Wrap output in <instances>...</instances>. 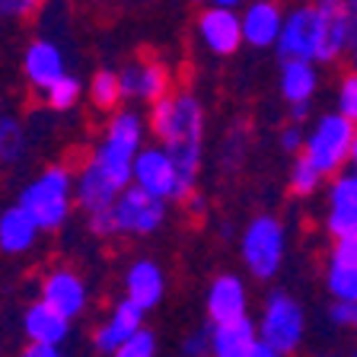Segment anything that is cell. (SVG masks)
Segmentation results:
<instances>
[{"mask_svg":"<svg viewBox=\"0 0 357 357\" xmlns=\"http://www.w3.org/2000/svg\"><path fill=\"white\" fill-rule=\"evenodd\" d=\"M354 326H357V300H354Z\"/></svg>","mask_w":357,"mask_h":357,"instance_id":"obj_43","label":"cell"},{"mask_svg":"<svg viewBox=\"0 0 357 357\" xmlns=\"http://www.w3.org/2000/svg\"><path fill=\"white\" fill-rule=\"evenodd\" d=\"M89 230L96 236H115V217H112V208H102V211H93L89 214Z\"/></svg>","mask_w":357,"mask_h":357,"instance_id":"obj_35","label":"cell"},{"mask_svg":"<svg viewBox=\"0 0 357 357\" xmlns=\"http://www.w3.org/2000/svg\"><path fill=\"white\" fill-rule=\"evenodd\" d=\"M26 153V131L16 119H3L0 115V163H16L20 156Z\"/></svg>","mask_w":357,"mask_h":357,"instance_id":"obj_28","label":"cell"},{"mask_svg":"<svg viewBox=\"0 0 357 357\" xmlns=\"http://www.w3.org/2000/svg\"><path fill=\"white\" fill-rule=\"evenodd\" d=\"M348 163L357 166V121H354V131H351V150H348Z\"/></svg>","mask_w":357,"mask_h":357,"instance_id":"obj_41","label":"cell"},{"mask_svg":"<svg viewBox=\"0 0 357 357\" xmlns=\"http://www.w3.org/2000/svg\"><path fill=\"white\" fill-rule=\"evenodd\" d=\"M354 36H357V22H354Z\"/></svg>","mask_w":357,"mask_h":357,"instance_id":"obj_45","label":"cell"},{"mask_svg":"<svg viewBox=\"0 0 357 357\" xmlns=\"http://www.w3.org/2000/svg\"><path fill=\"white\" fill-rule=\"evenodd\" d=\"M281 147L290 150V153H297V150H303V131H300V125H290L281 131Z\"/></svg>","mask_w":357,"mask_h":357,"instance_id":"obj_37","label":"cell"},{"mask_svg":"<svg viewBox=\"0 0 357 357\" xmlns=\"http://www.w3.org/2000/svg\"><path fill=\"white\" fill-rule=\"evenodd\" d=\"M89 99H93V105L102 112L119 109V102H121L119 74H115V70H96L93 80H89Z\"/></svg>","mask_w":357,"mask_h":357,"instance_id":"obj_26","label":"cell"},{"mask_svg":"<svg viewBox=\"0 0 357 357\" xmlns=\"http://www.w3.org/2000/svg\"><path fill=\"white\" fill-rule=\"evenodd\" d=\"M141 326H144V310L125 297L119 306H115V310H112L109 319L96 328L93 344H96V351H102V354H112V351L119 348L121 342H128V338H131V335L137 332Z\"/></svg>","mask_w":357,"mask_h":357,"instance_id":"obj_17","label":"cell"},{"mask_svg":"<svg viewBox=\"0 0 357 357\" xmlns=\"http://www.w3.org/2000/svg\"><path fill=\"white\" fill-rule=\"evenodd\" d=\"M303 328H306V319L297 300L287 297V294H271L265 300L261 326L255 332H259L261 344L281 351V354H294L303 344Z\"/></svg>","mask_w":357,"mask_h":357,"instance_id":"obj_6","label":"cell"},{"mask_svg":"<svg viewBox=\"0 0 357 357\" xmlns=\"http://www.w3.org/2000/svg\"><path fill=\"white\" fill-rule=\"evenodd\" d=\"M38 227L26 211L16 204V208H7L0 214V249L7 255H20V252H29L32 245L38 239Z\"/></svg>","mask_w":357,"mask_h":357,"instance_id":"obj_23","label":"cell"},{"mask_svg":"<svg viewBox=\"0 0 357 357\" xmlns=\"http://www.w3.org/2000/svg\"><path fill=\"white\" fill-rule=\"evenodd\" d=\"M182 354L185 357H211V326H201L182 342Z\"/></svg>","mask_w":357,"mask_h":357,"instance_id":"obj_33","label":"cell"},{"mask_svg":"<svg viewBox=\"0 0 357 357\" xmlns=\"http://www.w3.org/2000/svg\"><path fill=\"white\" fill-rule=\"evenodd\" d=\"M131 182L137 188H144L147 195L163 198V201H185V195H188V188L182 185V178H178L176 166H172L169 153L163 147L137 150V156H134V163H131Z\"/></svg>","mask_w":357,"mask_h":357,"instance_id":"obj_8","label":"cell"},{"mask_svg":"<svg viewBox=\"0 0 357 357\" xmlns=\"http://www.w3.org/2000/svg\"><path fill=\"white\" fill-rule=\"evenodd\" d=\"M42 93H45V102H48V109H54V112H70L77 102H80L83 83L77 80V77H70V74H61L58 80H54L48 89H42Z\"/></svg>","mask_w":357,"mask_h":357,"instance_id":"obj_27","label":"cell"},{"mask_svg":"<svg viewBox=\"0 0 357 357\" xmlns=\"http://www.w3.org/2000/svg\"><path fill=\"white\" fill-rule=\"evenodd\" d=\"M42 300L52 310H58L61 316L74 319V316H80L86 310V284L70 268H54L52 275L42 281Z\"/></svg>","mask_w":357,"mask_h":357,"instance_id":"obj_12","label":"cell"},{"mask_svg":"<svg viewBox=\"0 0 357 357\" xmlns=\"http://www.w3.org/2000/svg\"><path fill=\"white\" fill-rule=\"evenodd\" d=\"M243 261L255 278L268 281L281 271L284 249H287V233L284 223L271 214H259L255 220H249V227L243 230Z\"/></svg>","mask_w":357,"mask_h":357,"instance_id":"obj_5","label":"cell"},{"mask_svg":"<svg viewBox=\"0 0 357 357\" xmlns=\"http://www.w3.org/2000/svg\"><path fill=\"white\" fill-rule=\"evenodd\" d=\"M45 0H0V16L7 20H22V16H32Z\"/></svg>","mask_w":357,"mask_h":357,"instance_id":"obj_34","label":"cell"},{"mask_svg":"<svg viewBox=\"0 0 357 357\" xmlns=\"http://www.w3.org/2000/svg\"><path fill=\"white\" fill-rule=\"evenodd\" d=\"M354 357H357V354H354Z\"/></svg>","mask_w":357,"mask_h":357,"instance_id":"obj_46","label":"cell"},{"mask_svg":"<svg viewBox=\"0 0 357 357\" xmlns=\"http://www.w3.org/2000/svg\"><path fill=\"white\" fill-rule=\"evenodd\" d=\"M275 48L284 61L287 58L312 61V52H316V16H312V3L310 7L290 10L284 16L281 32L275 38Z\"/></svg>","mask_w":357,"mask_h":357,"instance_id":"obj_11","label":"cell"},{"mask_svg":"<svg viewBox=\"0 0 357 357\" xmlns=\"http://www.w3.org/2000/svg\"><path fill=\"white\" fill-rule=\"evenodd\" d=\"M319 185H322V172L300 153V160L294 163V169H290V192L300 195V198H310V195H316Z\"/></svg>","mask_w":357,"mask_h":357,"instance_id":"obj_29","label":"cell"},{"mask_svg":"<svg viewBox=\"0 0 357 357\" xmlns=\"http://www.w3.org/2000/svg\"><path fill=\"white\" fill-rule=\"evenodd\" d=\"M121 99H144V102H156L169 93V70L160 61L144 58L128 64L119 74Z\"/></svg>","mask_w":357,"mask_h":357,"instance_id":"obj_10","label":"cell"},{"mask_svg":"<svg viewBox=\"0 0 357 357\" xmlns=\"http://www.w3.org/2000/svg\"><path fill=\"white\" fill-rule=\"evenodd\" d=\"M22 70H26V80L36 89H48L64 70V52H61L54 42L48 38H36V42L26 48V58H22Z\"/></svg>","mask_w":357,"mask_h":357,"instance_id":"obj_16","label":"cell"},{"mask_svg":"<svg viewBox=\"0 0 357 357\" xmlns=\"http://www.w3.org/2000/svg\"><path fill=\"white\" fill-rule=\"evenodd\" d=\"M252 357H287V354H281V351H275V348H268V344H255V351H252Z\"/></svg>","mask_w":357,"mask_h":357,"instance_id":"obj_40","label":"cell"},{"mask_svg":"<svg viewBox=\"0 0 357 357\" xmlns=\"http://www.w3.org/2000/svg\"><path fill=\"white\" fill-rule=\"evenodd\" d=\"M338 115L348 121H357V70H351L338 86Z\"/></svg>","mask_w":357,"mask_h":357,"instance_id":"obj_31","label":"cell"},{"mask_svg":"<svg viewBox=\"0 0 357 357\" xmlns=\"http://www.w3.org/2000/svg\"><path fill=\"white\" fill-rule=\"evenodd\" d=\"M354 70H357V48H354Z\"/></svg>","mask_w":357,"mask_h":357,"instance_id":"obj_44","label":"cell"},{"mask_svg":"<svg viewBox=\"0 0 357 357\" xmlns=\"http://www.w3.org/2000/svg\"><path fill=\"white\" fill-rule=\"evenodd\" d=\"M112 217H115V230L128 233V236H147V233L160 230V223L166 220V201L147 195L144 188L131 185L119 188L115 201H112Z\"/></svg>","mask_w":357,"mask_h":357,"instance_id":"obj_7","label":"cell"},{"mask_svg":"<svg viewBox=\"0 0 357 357\" xmlns=\"http://www.w3.org/2000/svg\"><path fill=\"white\" fill-rule=\"evenodd\" d=\"M259 332L245 316L230 322H217L211 328V354L214 357H252Z\"/></svg>","mask_w":357,"mask_h":357,"instance_id":"obj_18","label":"cell"},{"mask_svg":"<svg viewBox=\"0 0 357 357\" xmlns=\"http://www.w3.org/2000/svg\"><path fill=\"white\" fill-rule=\"evenodd\" d=\"M150 128L163 141V150L169 153L182 185L192 192L195 176L201 166V134H204V109L192 93L163 96L153 102Z\"/></svg>","mask_w":357,"mask_h":357,"instance_id":"obj_1","label":"cell"},{"mask_svg":"<svg viewBox=\"0 0 357 357\" xmlns=\"http://www.w3.org/2000/svg\"><path fill=\"white\" fill-rule=\"evenodd\" d=\"M328 319L335 326H354V303L351 300H335L332 310H328Z\"/></svg>","mask_w":357,"mask_h":357,"instance_id":"obj_36","label":"cell"},{"mask_svg":"<svg viewBox=\"0 0 357 357\" xmlns=\"http://www.w3.org/2000/svg\"><path fill=\"white\" fill-rule=\"evenodd\" d=\"M112 357H156V338L153 332H147V328H137V332L128 338V342H121L119 348L112 351Z\"/></svg>","mask_w":357,"mask_h":357,"instance_id":"obj_30","label":"cell"},{"mask_svg":"<svg viewBox=\"0 0 357 357\" xmlns=\"http://www.w3.org/2000/svg\"><path fill=\"white\" fill-rule=\"evenodd\" d=\"M144 141V121L137 112L121 109L109 119L102 144L93 153V163L105 172L119 188H125L131 182V163Z\"/></svg>","mask_w":357,"mask_h":357,"instance_id":"obj_3","label":"cell"},{"mask_svg":"<svg viewBox=\"0 0 357 357\" xmlns=\"http://www.w3.org/2000/svg\"><path fill=\"white\" fill-rule=\"evenodd\" d=\"M198 36L214 54H233L243 45L239 16L230 7H208L198 16Z\"/></svg>","mask_w":357,"mask_h":357,"instance_id":"obj_13","label":"cell"},{"mask_svg":"<svg viewBox=\"0 0 357 357\" xmlns=\"http://www.w3.org/2000/svg\"><path fill=\"white\" fill-rule=\"evenodd\" d=\"M332 259L348 261V265H357V227H351V230H344V233L335 236Z\"/></svg>","mask_w":357,"mask_h":357,"instance_id":"obj_32","label":"cell"},{"mask_svg":"<svg viewBox=\"0 0 357 357\" xmlns=\"http://www.w3.org/2000/svg\"><path fill=\"white\" fill-rule=\"evenodd\" d=\"M20 357H61L58 344H38V342H29V348L22 351Z\"/></svg>","mask_w":357,"mask_h":357,"instance_id":"obj_38","label":"cell"},{"mask_svg":"<svg viewBox=\"0 0 357 357\" xmlns=\"http://www.w3.org/2000/svg\"><path fill=\"white\" fill-rule=\"evenodd\" d=\"M74 204V176L64 166L42 169L20 195V208L36 220L38 230H58Z\"/></svg>","mask_w":357,"mask_h":357,"instance_id":"obj_2","label":"cell"},{"mask_svg":"<svg viewBox=\"0 0 357 357\" xmlns=\"http://www.w3.org/2000/svg\"><path fill=\"white\" fill-rule=\"evenodd\" d=\"M125 294L131 303H137L144 312L153 310L166 294V278H163V268L156 265L150 259H137L125 275Z\"/></svg>","mask_w":357,"mask_h":357,"instance_id":"obj_15","label":"cell"},{"mask_svg":"<svg viewBox=\"0 0 357 357\" xmlns=\"http://www.w3.org/2000/svg\"><path fill=\"white\" fill-rule=\"evenodd\" d=\"M326 287L335 300H357V265H348V261L332 259L326 271Z\"/></svg>","mask_w":357,"mask_h":357,"instance_id":"obj_25","label":"cell"},{"mask_svg":"<svg viewBox=\"0 0 357 357\" xmlns=\"http://www.w3.org/2000/svg\"><path fill=\"white\" fill-rule=\"evenodd\" d=\"M319 86L316 67L312 61H300V58H287L281 64V96L290 102H310L312 93Z\"/></svg>","mask_w":357,"mask_h":357,"instance_id":"obj_24","label":"cell"},{"mask_svg":"<svg viewBox=\"0 0 357 357\" xmlns=\"http://www.w3.org/2000/svg\"><path fill=\"white\" fill-rule=\"evenodd\" d=\"M243 0H211V7H230V10H236Z\"/></svg>","mask_w":357,"mask_h":357,"instance_id":"obj_42","label":"cell"},{"mask_svg":"<svg viewBox=\"0 0 357 357\" xmlns=\"http://www.w3.org/2000/svg\"><path fill=\"white\" fill-rule=\"evenodd\" d=\"M351 131H354V121H348L344 115H338V112L319 115V121L312 125V131L303 134V150H300V153H303L322 176H338V169L348 163Z\"/></svg>","mask_w":357,"mask_h":357,"instance_id":"obj_4","label":"cell"},{"mask_svg":"<svg viewBox=\"0 0 357 357\" xmlns=\"http://www.w3.org/2000/svg\"><path fill=\"white\" fill-rule=\"evenodd\" d=\"M284 13L275 0H252L239 16V29H243V42L252 48H268L275 45L278 32H281Z\"/></svg>","mask_w":357,"mask_h":357,"instance_id":"obj_14","label":"cell"},{"mask_svg":"<svg viewBox=\"0 0 357 357\" xmlns=\"http://www.w3.org/2000/svg\"><path fill=\"white\" fill-rule=\"evenodd\" d=\"M326 227L332 236L357 227V172L354 176H338L328 188V214Z\"/></svg>","mask_w":357,"mask_h":357,"instance_id":"obj_21","label":"cell"},{"mask_svg":"<svg viewBox=\"0 0 357 357\" xmlns=\"http://www.w3.org/2000/svg\"><path fill=\"white\" fill-rule=\"evenodd\" d=\"M22 328H26V335H29V342L58 344V348H61V342H64L67 332H70V319H67V316H61L58 310H52L45 300H38V303H32L29 310H26Z\"/></svg>","mask_w":357,"mask_h":357,"instance_id":"obj_22","label":"cell"},{"mask_svg":"<svg viewBox=\"0 0 357 357\" xmlns=\"http://www.w3.org/2000/svg\"><path fill=\"white\" fill-rule=\"evenodd\" d=\"M245 306H249V300H245V284L239 281L236 275L214 278V284H211V290H208V316L214 326L217 322H230V319L245 316Z\"/></svg>","mask_w":357,"mask_h":357,"instance_id":"obj_20","label":"cell"},{"mask_svg":"<svg viewBox=\"0 0 357 357\" xmlns=\"http://www.w3.org/2000/svg\"><path fill=\"white\" fill-rule=\"evenodd\" d=\"M310 115V102H290V119L294 121H303Z\"/></svg>","mask_w":357,"mask_h":357,"instance_id":"obj_39","label":"cell"},{"mask_svg":"<svg viewBox=\"0 0 357 357\" xmlns=\"http://www.w3.org/2000/svg\"><path fill=\"white\" fill-rule=\"evenodd\" d=\"M115 195H119V185H115V182H112V178L105 176V172L99 169L93 160H89V163L77 172V178H74V201L80 204L83 211H86V214L102 211V208H112Z\"/></svg>","mask_w":357,"mask_h":357,"instance_id":"obj_19","label":"cell"},{"mask_svg":"<svg viewBox=\"0 0 357 357\" xmlns=\"http://www.w3.org/2000/svg\"><path fill=\"white\" fill-rule=\"evenodd\" d=\"M312 16H316V52H312V61H335L348 48L357 20L351 16L344 0H316Z\"/></svg>","mask_w":357,"mask_h":357,"instance_id":"obj_9","label":"cell"}]
</instances>
